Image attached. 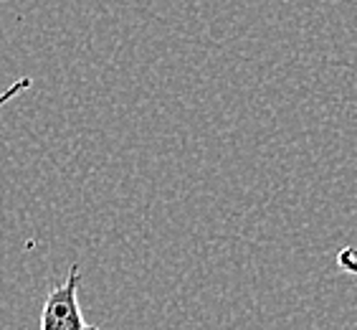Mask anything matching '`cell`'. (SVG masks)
<instances>
[{"mask_svg":"<svg viewBox=\"0 0 357 330\" xmlns=\"http://www.w3.org/2000/svg\"><path fill=\"white\" fill-rule=\"evenodd\" d=\"M79 264L69 269V275L61 285H56L46 295L41 313V330H99L96 325L86 323V317L79 305Z\"/></svg>","mask_w":357,"mask_h":330,"instance_id":"cell-1","label":"cell"},{"mask_svg":"<svg viewBox=\"0 0 357 330\" xmlns=\"http://www.w3.org/2000/svg\"><path fill=\"white\" fill-rule=\"evenodd\" d=\"M337 264L344 269V272H350V275L357 277V249L352 247H344L337 252Z\"/></svg>","mask_w":357,"mask_h":330,"instance_id":"cell-2","label":"cell"},{"mask_svg":"<svg viewBox=\"0 0 357 330\" xmlns=\"http://www.w3.org/2000/svg\"><path fill=\"white\" fill-rule=\"evenodd\" d=\"M31 79H28V76H23V79H18V82H13L10 84V87H8L6 92H3V94H0V107H3V104H8L10 102V99H13V96H18L21 94V92H26V89H31Z\"/></svg>","mask_w":357,"mask_h":330,"instance_id":"cell-3","label":"cell"}]
</instances>
